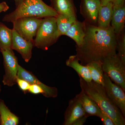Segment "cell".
Masks as SVG:
<instances>
[{
  "label": "cell",
  "instance_id": "obj_1",
  "mask_svg": "<svg viewBox=\"0 0 125 125\" xmlns=\"http://www.w3.org/2000/svg\"><path fill=\"white\" fill-rule=\"evenodd\" d=\"M83 43L76 47V56L85 66L94 61H101L116 54L117 35L111 26L104 28L89 23L85 24Z\"/></svg>",
  "mask_w": 125,
  "mask_h": 125
},
{
  "label": "cell",
  "instance_id": "obj_2",
  "mask_svg": "<svg viewBox=\"0 0 125 125\" xmlns=\"http://www.w3.org/2000/svg\"><path fill=\"white\" fill-rule=\"evenodd\" d=\"M79 76L81 90L96 103L102 111L112 118L114 125H125V117L108 97L104 86L93 80L87 82Z\"/></svg>",
  "mask_w": 125,
  "mask_h": 125
},
{
  "label": "cell",
  "instance_id": "obj_3",
  "mask_svg": "<svg viewBox=\"0 0 125 125\" xmlns=\"http://www.w3.org/2000/svg\"><path fill=\"white\" fill-rule=\"evenodd\" d=\"M58 14L51 6L46 4L42 0H24L16 6L15 10L4 16L2 21L12 22L19 18L32 17L44 18L56 17Z\"/></svg>",
  "mask_w": 125,
  "mask_h": 125
},
{
  "label": "cell",
  "instance_id": "obj_4",
  "mask_svg": "<svg viewBox=\"0 0 125 125\" xmlns=\"http://www.w3.org/2000/svg\"><path fill=\"white\" fill-rule=\"evenodd\" d=\"M35 37L33 40L34 46L42 50H47L55 43L59 37L56 17L42 19Z\"/></svg>",
  "mask_w": 125,
  "mask_h": 125
},
{
  "label": "cell",
  "instance_id": "obj_5",
  "mask_svg": "<svg viewBox=\"0 0 125 125\" xmlns=\"http://www.w3.org/2000/svg\"><path fill=\"white\" fill-rule=\"evenodd\" d=\"M104 73L115 84L125 91V64L116 54L108 56L102 61Z\"/></svg>",
  "mask_w": 125,
  "mask_h": 125
},
{
  "label": "cell",
  "instance_id": "obj_6",
  "mask_svg": "<svg viewBox=\"0 0 125 125\" xmlns=\"http://www.w3.org/2000/svg\"><path fill=\"white\" fill-rule=\"evenodd\" d=\"M13 49H0L3 57L5 71L2 83L4 85L12 87L17 83L18 64V58Z\"/></svg>",
  "mask_w": 125,
  "mask_h": 125
},
{
  "label": "cell",
  "instance_id": "obj_7",
  "mask_svg": "<svg viewBox=\"0 0 125 125\" xmlns=\"http://www.w3.org/2000/svg\"><path fill=\"white\" fill-rule=\"evenodd\" d=\"M42 20L32 17L19 18L12 22L13 29L25 39L33 42Z\"/></svg>",
  "mask_w": 125,
  "mask_h": 125
},
{
  "label": "cell",
  "instance_id": "obj_8",
  "mask_svg": "<svg viewBox=\"0 0 125 125\" xmlns=\"http://www.w3.org/2000/svg\"><path fill=\"white\" fill-rule=\"evenodd\" d=\"M103 86L110 100L119 108L123 115L125 117V91L118 85L113 83L105 73L104 74Z\"/></svg>",
  "mask_w": 125,
  "mask_h": 125
},
{
  "label": "cell",
  "instance_id": "obj_9",
  "mask_svg": "<svg viewBox=\"0 0 125 125\" xmlns=\"http://www.w3.org/2000/svg\"><path fill=\"white\" fill-rule=\"evenodd\" d=\"M18 78L26 81L30 84L38 85L43 90V96L47 98H56L58 96V89L55 87L47 86L39 80L32 72L25 70L19 65Z\"/></svg>",
  "mask_w": 125,
  "mask_h": 125
},
{
  "label": "cell",
  "instance_id": "obj_10",
  "mask_svg": "<svg viewBox=\"0 0 125 125\" xmlns=\"http://www.w3.org/2000/svg\"><path fill=\"white\" fill-rule=\"evenodd\" d=\"M11 49L21 54L25 62L29 61L32 57L33 42L25 39L14 29H12Z\"/></svg>",
  "mask_w": 125,
  "mask_h": 125
},
{
  "label": "cell",
  "instance_id": "obj_11",
  "mask_svg": "<svg viewBox=\"0 0 125 125\" xmlns=\"http://www.w3.org/2000/svg\"><path fill=\"white\" fill-rule=\"evenodd\" d=\"M85 115L78 94H77L69 102V105L65 112L64 120L62 125H72L78 118Z\"/></svg>",
  "mask_w": 125,
  "mask_h": 125
},
{
  "label": "cell",
  "instance_id": "obj_12",
  "mask_svg": "<svg viewBox=\"0 0 125 125\" xmlns=\"http://www.w3.org/2000/svg\"><path fill=\"white\" fill-rule=\"evenodd\" d=\"M101 5L100 0H82L81 12L89 24L93 25L97 23L99 9Z\"/></svg>",
  "mask_w": 125,
  "mask_h": 125
},
{
  "label": "cell",
  "instance_id": "obj_13",
  "mask_svg": "<svg viewBox=\"0 0 125 125\" xmlns=\"http://www.w3.org/2000/svg\"><path fill=\"white\" fill-rule=\"evenodd\" d=\"M78 94L86 115L89 117L96 116L100 118L101 110L96 103L82 90Z\"/></svg>",
  "mask_w": 125,
  "mask_h": 125
},
{
  "label": "cell",
  "instance_id": "obj_14",
  "mask_svg": "<svg viewBox=\"0 0 125 125\" xmlns=\"http://www.w3.org/2000/svg\"><path fill=\"white\" fill-rule=\"evenodd\" d=\"M111 27L117 35L123 31L125 22V6H113L111 20Z\"/></svg>",
  "mask_w": 125,
  "mask_h": 125
},
{
  "label": "cell",
  "instance_id": "obj_15",
  "mask_svg": "<svg viewBox=\"0 0 125 125\" xmlns=\"http://www.w3.org/2000/svg\"><path fill=\"white\" fill-rule=\"evenodd\" d=\"M113 4L109 2L105 5H101L99 9L98 17V26L101 28H108L111 22Z\"/></svg>",
  "mask_w": 125,
  "mask_h": 125
},
{
  "label": "cell",
  "instance_id": "obj_16",
  "mask_svg": "<svg viewBox=\"0 0 125 125\" xmlns=\"http://www.w3.org/2000/svg\"><path fill=\"white\" fill-rule=\"evenodd\" d=\"M64 35L72 39L76 42V46H79L83 43L85 36V23L76 20Z\"/></svg>",
  "mask_w": 125,
  "mask_h": 125
},
{
  "label": "cell",
  "instance_id": "obj_17",
  "mask_svg": "<svg viewBox=\"0 0 125 125\" xmlns=\"http://www.w3.org/2000/svg\"><path fill=\"white\" fill-rule=\"evenodd\" d=\"M79 59L75 55L70 56L69 59L66 61V65L67 66L71 67L78 73V75L87 82L92 81V78L88 69L86 66L81 64L79 62Z\"/></svg>",
  "mask_w": 125,
  "mask_h": 125
},
{
  "label": "cell",
  "instance_id": "obj_18",
  "mask_svg": "<svg viewBox=\"0 0 125 125\" xmlns=\"http://www.w3.org/2000/svg\"><path fill=\"white\" fill-rule=\"evenodd\" d=\"M57 32L59 37L64 35L76 21V16L58 14L56 17Z\"/></svg>",
  "mask_w": 125,
  "mask_h": 125
},
{
  "label": "cell",
  "instance_id": "obj_19",
  "mask_svg": "<svg viewBox=\"0 0 125 125\" xmlns=\"http://www.w3.org/2000/svg\"><path fill=\"white\" fill-rule=\"evenodd\" d=\"M19 122V117L10 112L3 100L0 99V125H17Z\"/></svg>",
  "mask_w": 125,
  "mask_h": 125
},
{
  "label": "cell",
  "instance_id": "obj_20",
  "mask_svg": "<svg viewBox=\"0 0 125 125\" xmlns=\"http://www.w3.org/2000/svg\"><path fill=\"white\" fill-rule=\"evenodd\" d=\"M52 7L58 14L76 16L72 0H51Z\"/></svg>",
  "mask_w": 125,
  "mask_h": 125
},
{
  "label": "cell",
  "instance_id": "obj_21",
  "mask_svg": "<svg viewBox=\"0 0 125 125\" xmlns=\"http://www.w3.org/2000/svg\"><path fill=\"white\" fill-rule=\"evenodd\" d=\"M85 66L89 70L92 80L104 86V73L102 68V61H94Z\"/></svg>",
  "mask_w": 125,
  "mask_h": 125
},
{
  "label": "cell",
  "instance_id": "obj_22",
  "mask_svg": "<svg viewBox=\"0 0 125 125\" xmlns=\"http://www.w3.org/2000/svg\"><path fill=\"white\" fill-rule=\"evenodd\" d=\"M12 29L0 22V49H11Z\"/></svg>",
  "mask_w": 125,
  "mask_h": 125
},
{
  "label": "cell",
  "instance_id": "obj_23",
  "mask_svg": "<svg viewBox=\"0 0 125 125\" xmlns=\"http://www.w3.org/2000/svg\"><path fill=\"white\" fill-rule=\"evenodd\" d=\"M122 34L121 35L120 34V36L119 38L117 37L116 50L118 51V56L125 64V35L123 32Z\"/></svg>",
  "mask_w": 125,
  "mask_h": 125
},
{
  "label": "cell",
  "instance_id": "obj_24",
  "mask_svg": "<svg viewBox=\"0 0 125 125\" xmlns=\"http://www.w3.org/2000/svg\"><path fill=\"white\" fill-rule=\"evenodd\" d=\"M17 83L21 90H22L24 93H26L29 91L30 85V83L26 81L17 78Z\"/></svg>",
  "mask_w": 125,
  "mask_h": 125
},
{
  "label": "cell",
  "instance_id": "obj_25",
  "mask_svg": "<svg viewBox=\"0 0 125 125\" xmlns=\"http://www.w3.org/2000/svg\"><path fill=\"white\" fill-rule=\"evenodd\" d=\"M103 124L104 125H115L111 118L107 114L101 110V115L100 117Z\"/></svg>",
  "mask_w": 125,
  "mask_h": 125
},
{
  "label": "cell",
  "instance_id": "obj_26",
  "mask_svg": "<svg viewBox=\"0 0 125 125\" xmlns=\"http://www.w3.org/2000/svg\"><path fill=\"white\" fill-rule=\"evenodd\" d=\"M28 92L34 94H43L44 92L42 88L38 85L32 84L30 85Z\"/></svg>",
  "mask_w": 125,
  "mask_h": 125
},
{
  "label": "cell",
  "instance_id": "obj_27",
  "mask_svg": "<svg viewBox=\"0 0 125 125\" xmlns=\"http://www.w3.org/2000/svg\"><path fill=\"white\" fill-rule=\"evenodd\" d=\"M88 117H89V116L85 115L83 116L80 117L73 123L72 125H83L85 123Z\"/></svg>",
  "mask_w": 125,
  "mask_h": 125
},
{
  "label": "cell",
  "instance_id": "obj_28",
  "mask_svg": "<svg viewBox=\"0 0 125 125\" xmlns=\"http://www.w3.org/2000/svg\"><path fill=\"white\" fill-rule=\"evenodd\" d=\"M9 9V6L5 2H2L0 3V13L3 11H6Z\"/></svg>",
  "mask_w": 125,
  "mask_h": 125
},
{
  "label": "cell",
  "instance_id": "obj_29",
  "mask_svg": "<svg viewBox=\"0 0 125 125\" xmlns=\"http://www.w3.org/2000/svg\"><path fill=\"white\" fill-rule=\"evenodd\" d=\"M125 0H114L113 6H116L125 5Z\"/></svg>",
  "mask_w": 125,
  "mask_h": 125
},
{
  "label": "cell",
  "instance_id": "obj_30",
  "mask_svg": "<svg viewBox=\"0 0 125 125\" xmlns=\"http://www.w3.org/2000/svg\"><path fill=\"white\" fill-rule=\"evenodd\" d=\"M100 0L101 1V4L102 5H105L110 2L113 3L114 1V0Z\"/></svg>",
  "mask_w": 125,
  "mask_h": 125
},
{
  "label": "cell",
  "instance_id": "obj_31",
  "mask_svg": "<svg viewBox=\"0 0 125 125\" xmlns=\"http://www.w3.org/2000/svg\"><path fill=\"white\" fill-rule=\"evenodd\" d=\"M14 1L15 2L16 5V6H18V5L20 4L24 0H14Z\"/></svg>",
  "mask_w": 125,
  "mask_h": 125
},
{
  "label": "cell",
  "instance_id": "obj_32",
  "mask_svg": "<svg viewBox=\"0 0 125 125\" xmlns=\"http://www.w3.org/2000/svg\"><path fill=\"white\" fill-rule=\"evenodd\" d=\"M1 91V85H0V92Z\"/></svg>",
  "mask_w": 125,
  "mask_h": 125
}]
</instances>
